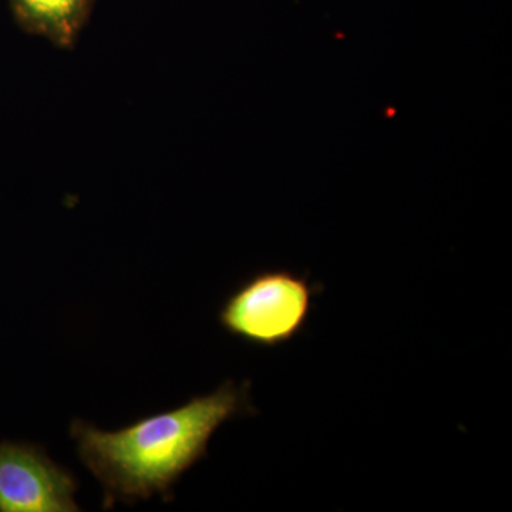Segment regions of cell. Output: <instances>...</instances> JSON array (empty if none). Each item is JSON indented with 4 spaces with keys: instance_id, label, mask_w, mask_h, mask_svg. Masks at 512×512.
<instances>
[{
    "instance_id": "1",
    "label": "cell",
    "mask_w": 512,
    "mask_h": 512,
    "mask_svg": "<svg viewBox=\"0 0 512 512\" xmlns=\"http://www.w3.org/2000/svg\"><path fill=\"white\" fill-rule=\"evenodd\" d=\"M248 413H254L249 383L227 382L214 393L117 431L74 420L70 436L83 466L103 487V508L109 510L117 501L136 504L154 495L170 501L177 481L207 456L215 431Z\"/></svg>"
},
{
    "instance_id": "2",
    "label": "cell",
    "mask_w": 512,
    "mask_h": 512,
    "mask_svg": "<svg viewBox=\"0 0 512 512\" xmlns=\"http://www.w3.org/2000/svg\"><path fill=\"white\" fill-rule=\"evenodd\" d=\"M316 293L306 276L286 269L259 272L225 299L218 322L248 345L278 348L305 329Z\"/></svg>"
},
{
    "instance_id": "3",
    "label": "cell",
    "mask_w": 512,
    "mask_h": 512,
    "mask_svg": "<svg viewBox=\"0 0 512 512\" xmlns=\"http://www.w3.org/2000/svg\"><path fill=\"white\" fill-rule=\"evenodd\" d=\"M77 480L45 450L0 444V512H76Z\"/></svg>"
},
{
    "instance_id": "4",
    "label": "cell",
    "mask_w": 512,
    "mask_h": 512,
    "mask_svg": "<svg viewBox=\"0 0 512 512\" xmlns=\"http://www.w3.org/2000/svg\"><path fill=\"white\" fill-rule=\"evenodd\" d=\"M93 0H12L16 16L29 32L59 47H70L89 16Z\"/></svg>"
}]
</instances>
